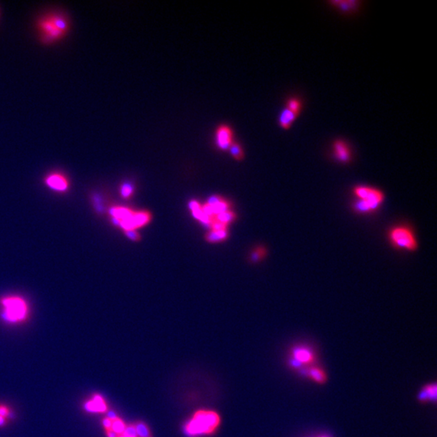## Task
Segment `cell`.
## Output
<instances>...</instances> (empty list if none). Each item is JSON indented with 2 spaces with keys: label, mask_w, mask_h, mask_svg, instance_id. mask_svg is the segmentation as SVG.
Listing matches in <instances>:
<instances>
[{
  "label": "cell",
  "mask_w": 437,
  "mask_h": 437,
  "mask_svg": "<svg viewBox=\"0 0 437 437\" xmlns=\"http://www.w3.org/2000/svg\"><path fill=\"white\" fill-rule=\"evenodd\" d=\"M36 29L43 43H55L68 35L70 21L63 13L51 12L44 15L37 20Z\"/></svg>",
  "instance_id": "1"
},
{
  "label": "cell",
  "mask_w": 437,
  "mask_h": 437,
  "mask_svg": "<svg viewBox=\"0 0 437 437\" xmlns=\"http://www.w3.org/2000/svg\"><path fill=\"white\" fill-rule=\"evenodd\" d=\"M219 423L220 418L214 411H197L185 424L184 432L190 437L209 435L217 430Z\"/></svg>",
  "instance_id": "2"
},
{
  "label": "cell",
  "mask_w": 437,
  "mask_h": 437,
  "mask_svg": "<svg viewBox=\"0 0 437 437\" xmlns=\"http://www.w3.org/2000/svg\"><path fill=\"white\" fill-rule=\"evenodd\" d=\"M354 194L357 198L354 203V210L360 214H369L379 208L384 202V193L376 188L366 185H358L354 189Z\"/></svg>",
  "instance_id": "3"
},
{
  "label": "cell",
  "mask_w": 437,
  "mask_h": 437,
  "mask_svg": "<svg viewBox=\"0 0 437 437\" xmlns=\"http://www.w3.org/2000/svg\"><path fill=\"white\" fill-rule=\"evenodd\" d=\"M389 240L394 247L407 251H415L418 248L416 235L406 226H397L389 233Z\"/></svg>",
  "instance_id": "4"
},
{
  "label": "cell",
  "mask_w": 437,
  "mask_h": 437,
  "mask_svg": "<svg viewBox=\"0 0 437 437\" xmlns=\"http://www.w3.org/2000/svg\"><path fill=\"white\" fill-rule=\"evenodd\" d=\"M3 306L2 317L7 322L16 323L21 322L27 315V306L24 300L19 297H7L2 301Z\"/></svg>",
  "instance_id": "5"
},
{
  "label": "cell",
  "mask_w": 437,
  "mask_h": 437,
  "mask_svg": "<svg viewBox=\"0 0 437 437\" xmlns=\"http://www.w3.org/2000/svg\"><path fill=\"white\" fill-rule=\"evenodd\" d=\"M234 141V131L231 126L220 124L217 127L215 130L214 142L218 150L228 151Z\"/></svg>",
  "instance_id": "6"
},
{
  "label": "cell",
  "mask_w": 437,
  "mask_h": 437,
  "mask_svg": "<svg viewBox=\"0 0 437 437\" xmlns=\"http://www.w3.org/2000/svg\"><path fill=\"white\" fill-rule=\"evenodd\" d=\"M292 360L290 361L294 367H300L303 364L314 363L315 356L313 351L306 346H295L291 351Z\"/></svg>",
  "instance_id": "7"
},
{
  "label": "cell",
  "mask_w": 437,
  "mask_h": 437,
  "mask_svg": "<svg viewBox=\"0 0 437 437\" xmlns=\"http://www.w3.org/2000/svg\"><path fill=\"white\" fill-rule=\"evenodd\" d=\"M334 157L341 163H349L351 160V152L348 145L343 140L334 141L333 145Z\"/></svg>",
  "instance_id": "8"
},
{
  "label": "cell",
  "mask_w": 437,
  "mask_h": 437,
  "mask_svg": "<svg viewBox=\"0 0 437 437\" xmlns=\"http://www.w3.org/2000/svg\"><path fill=\"white\" fill-rule=\"evenodd\" d=\"M84 409L92 413H104L107 411V404L101 395L96 394L91 400L87 401Z\"/></svg>",
  "instance_id": "9"
},
{
  "label": "cell",
  "mask_w": 437,
  "mask_h": 437,
  "mask_svg": "<svg viewBox=\"0 0 437 437\" xmlns=\"http://www.w3.org/2000/svg\"><path fill=\"white\" fill-rule=\"evenodd\" d=\"M46 182L49 187L57 191H64L68 187L67 179L58 173H54L48 176L46 178Z\"/></svg>",
  "instance_id": "10"
},
{
  "label": "cell",
  "mask_w": 437,
  "mask_h": 437,
  "mask_svg": "<svg viewBox=\"0 0 437 437\" xmlns=\"http://www.w3.org/2000/svg\"><path fill=\"white\" fill-rule=\"evenodd\" d=\"M437 387L436 383L427 384L421 389L419 393V401L422 402H428V401H436L437 400Z\"/></svg>",
  "instance_id": "11"
},
{
  "label": "cell",
  "mask_w": 437,
  "mask_h": 437,
  "mask_svg": "<svg viewBox=\"0 0 437 437\" xmlns=\"http://www.w3.org/2000/svg\"><path fill=\"white\" fill-rule=\"evenodd\" d=\"M299 114L294 113L288 108H284L282 111L279 118V124L284 130H288L291 127L292 123L295 122Z\"/></svg>",
  "instance_id": "12"
},
{
  "label": "cell",
  "mask_w": 437,
  "mask_h": 437,
  "mask_svg": "<svg viewBox=\"0 0 437 437\" xmlns=\"http://www.w3.org/2000/svg\"><path fill=\"white\" fill-rule=\"evenodd\" d=\"M333 6L339 8L342 12H352L358 9L360 2L356 0H346V1H331L329 2Z\"/></svg>",
  "instance_id": "13"
},
{
  "label": "cell",
  "mask_w": 437,
  "mask_h": 437,
  "mask_svg": "<svg viewBox=\"0 0 437 437\" xmlns=\"http://www.w3.org/2000/svg\"><path fill=\"white\" fill-rule=\"evenodd\" d=\"M306 376L318 384H323L327 380V376L324 370L316 366L308 368L306 370Z\"/></svg>",
  "instance_id": "14"
},
{
  "label": "cell",
  "mask_w": 437,
  "mask_h": 437,
  "mask_svg": "<svg viewBox=\"0 0 437 437\" xmlns=\"http://www.w3.org/2000/svg\"><path fill=\"white\" fill-rule=\"evenodd\" d=\"M228 151L230 153L231 156L236 161H242L245 157V151H244L242 146L236 141H234L233 145H231Z\"/></svg>",
  "instance_id": "15"
},
{
  "label": "cell",
  "mask_w": 437,
  "mask_h": 437,
  "mask_svg": "<svg viewBox=\"0 0 437 437\" xmlns=\"http://www.w3.org/2000/svg\"><path fill=\"white\" fill-rule=\"evenodd\" d=\"M228 237V233L227 231H213L212 233H210L207 236V240H209L211 242H217L219 240H224Z\"/></svg>",
  "instance_id": "16"
},
{
  "label": "cell",
  "mask_w": 437,
  "mask_h": 437,
  "mask_svg": "<svg viewBox=\"0 0 437 437\" xmlns=\"http://www.w3.org/2000/svg\"><path fill=\"white\" fill-rule=\"evenodd\" d=\"M134 425H135V430H136V433H137L138 437H151L150 429H149L148 427H147L146 424H145V423H143V422L140 421V422H137V423L134 424Z\"/></svg>",
  "instance_id": "17"
},
{
  "label": "cell",
  "mask_w": 437,
  "mask_h": 437,
  "mask_svg": "<svg viewBox=\"0 0 437 437\" xmlns=\"http://www.w3.org/2000/svg\"><path fill=\"white\" fill-rule=\"evenodd\" d=\"M286 108L292 111L294 113L300 114V110L302 109V103L297 98H290L287 102Z\"/></svg>",
  "instance_id": "18"
},
{
  "label": "cell",
  "mask_w": 437,
  "mask_h": 437,
  "mask_svg": "<svg viewBox=\"0 0 437 437\" xmlns=\"http://www.w3.org/2000/svg\"><path fill=\"white\" fill-rule=\"evenodd\" d=\"M134 190H135V187H134V185H133L132 183L130 182H126L123 183V185H121V195H122L123 198L128 199V198H130L133 195Z\"/></svg>",
  "instance_id": "19"
},
{
  "label": "cell",
  "mask_w": 437,
  "mask_h": 437,
  "mask_svg": "<svg viewBox=\"0 0 437 437\" xmlns=\"http://www.w3.org/2000/svg\"><path fill=\"white\" fill-rule=\"evenodd\" d=\"M126 426L127 425H126L125 423L122 419L117 418L114 420H112L111 430L114 432L118 435H122L124 433V431H125Z\"/></svg>",
  "instance_id": "20"
},
{
  "label": "cell",
  "mask_w": 437,
  "mask_h": 437,
  "mask_svg": "<svg viewBox=\"0 0 437 437\" xmlns=\"http://www.w3.org/2000/svg\"><path fill=\"white\" fill-rule=\"evenodd\" d=\"M217 221L227 226L228 223H230L231 221L235 218V215L233 214V212L227 211V212H222L220 214L217 215Z\"/></svg>",
  "instance_id": "21"
},
{
  "label": "cell",
  "mask_w": 437,
  "mask_h": 437,
  "mask_svg": "<svg viewBox=\"0 0 437 437\" xmlns=\"http://www.w3.org/2000/svg\"><path fill=\"white\" fill-rule=\"evenodd\" d=\"M266 253L264 248H257L251 255V260L254 262H257L264 257Z\"/></svg>",
  "instance_id": "22"
},
{
  "label": "cell",
  "mask_w": 437,
  "mask_h": 437,
  "mask_svg": "<svg viewBox=\"0 0 437 437\" xmlns=\"http://www.w3.org/2000/svg\"><path fill=\"white\" fill-rule=\"evenodd\" d=\"M123 435L125 436L126 437H138L135 425L130 424V425L126 426L125 431L123 433Z\"/></svg>",
  "instance_id": "23"
},
{
  "label": "cell",
  "mask_w": 437,
  "mask_h": 437,
  "mask_svg": "<svg viewBox=\"0 0 437 437\" xmlns=\"http://www.w3.org/2000/svg\"><path fill=\"white\" fill-rule=\"evenodd\" d=\"M126 235L128 238H130V240H139L140 239L139 233H136L135 230L126 231Z\"/></svg>",
  "instance_id": "24"
},
{
  "label": "cell",
  "mask_w": 437,
  "mask_h": 437,
  "mask_svg": "<svg viewBox=\"0 0 437 437\" xmlns=\"http://www.w3.org/2000/svg\"><path fill=\"white\" fill-rule=\"evenodd\" d=\"M10 415H11L10 409L7 406H5V405L1 404L0 405V416L7 419V417H9Z\"/></svg>",
  "instance_id": "25"
},
{
  "label": "cell",
  "mask_w": 437,
  "mask_h": 437,
  "mask_svg": "<svg viewBox=\"0 0 437 437\" xmlns=\"http://www.w3.org/2000/svg\"><path fill=\"white\" fill-rule=\"evenodd\" d=\"M103 426L104 428H106V430L111 429V427H112V420H110V419L108 418L104 419Z\"/></svg>",
  "instance_id": "26"
},
{
  "label": "cell",
  "mask_w": 437,
  "mask_h": 437,
  "mask_svg": "<svg viewBox=\"0 0 437 437\" xmlns=\"http://www.w3.org/2000/svg\"><path fill=\"white\" fill-rule=\"evenodd\" d=\"M106 433H107V437H118V434H116L114 432L111 430V429H109V430H106Z\"/></svg>",
  "instance_id": "27"
},
{
  "label": "cell",
  "mask_w": 437,
  "mask_h": 437,
  "mask_svg": "<svg viewBox=\"0 0 437 437\" xmlns=\"http://www.w3.org/2000/svg\"><path fill=\"white\" fill-rule=\"evenodd\" d=\"M6 422H7V419L4 418V417H2V416H0V427L4 426L5 424H6Z\"/></svg>",
  "instance_id": "28"
},
{
  "label": "cell",
  "mask_w": 437,
  "mask_h": 437,
  "mask_svg": "<svg viewBox=\"0 0 437 437\" xmlns=\"http://www.w3.org/2000/svg\"><path fill=\"white\" fill-rule=\"evenodd\" d=\"M118 437H125V436L123 435V434H122V435H118Z\"/></svg>",
  "instance_id": "29"
},
{
  "label": "cell",
  "mask_w": 437,
  "mask_h": 437,
  "mask_svg": "<svg viewBox=\"0 0 437 437\" xmlns=\"http://www.w3.org/2000/svg\"></svg>",
  "instance_id": "30"
}]
</instances>
